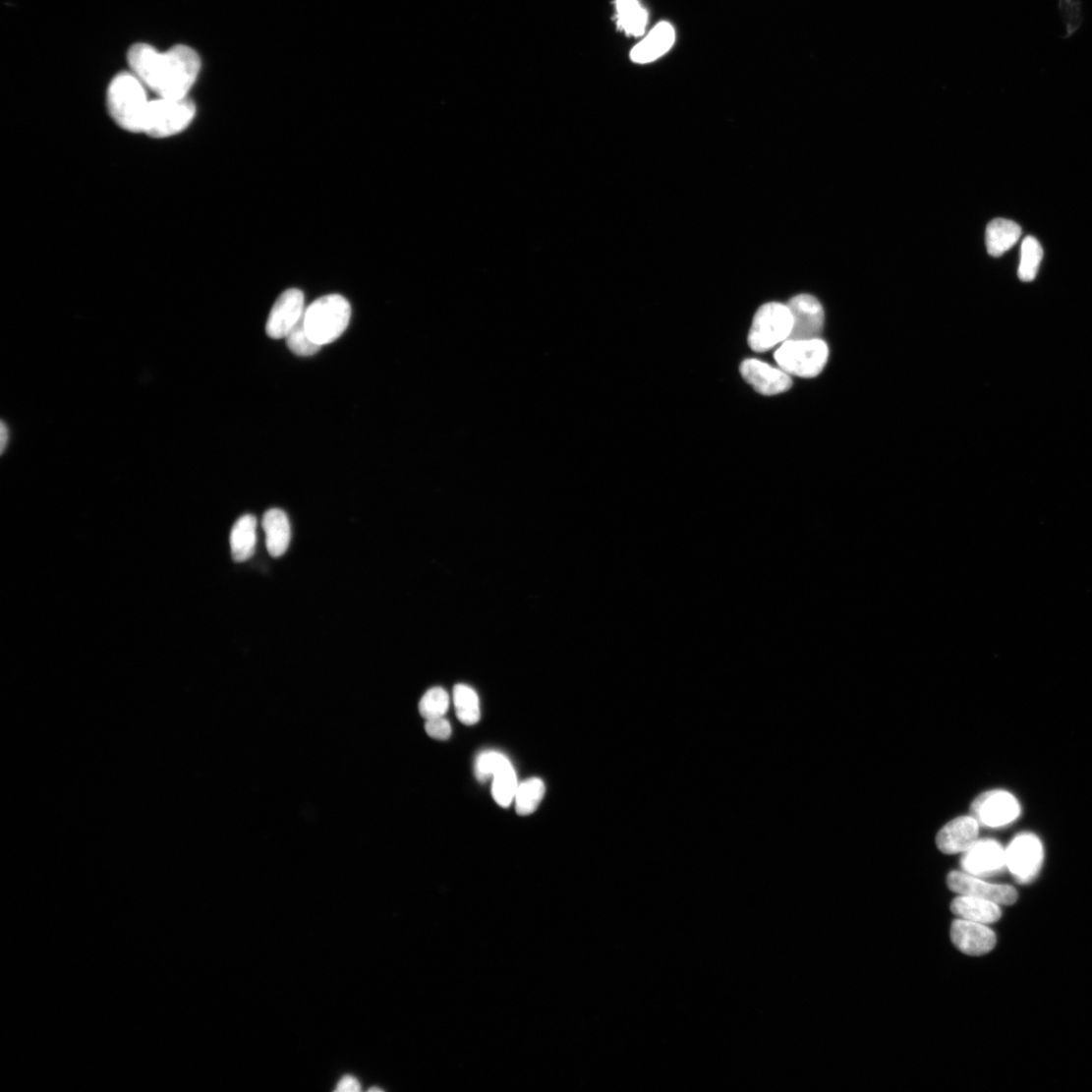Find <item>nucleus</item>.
I'll return each mask as SVG.
<instances>
[{
	"instance_id": "f257e3e1",
	"label": "nucleus",
	"mask_w": 1092,
	"mask_h": 1092,
	"mask_svg": "<svg viewBox=\"0 0 1092 1092\" xmlns=\"http://www.w3.org/2000/svg\"><path fill=\"white\" fill-rule=\"evenodd\" d=\"M132 73L158 97L186 98L201 70V60L192 48L179 45L165 53L147 44L129 50Z\"/></svg>"
},
{
	"instance_id": "f03ea898",
	"label": "nucleus",
	"mask_w": 1092,
	"mask_h": 1092,
	"mask_svg": "<svg viewBox=\"0 0 1092 1092\" xmlns=\"http://www.w3.org/2000/svg\"><path fill=\"white\" fill-rule=\"evenodd\" d=\"M145 85L133 73L118 75L108 89V108L115 122L124 130L144 133L150 101Z\"/></svg>"
},
{
	"instance_id": "7ed1b4c3",
	"label": "nucleus",
	"mask_w": 1092,
	"mask_h": 1092,
	"mask_svg": "<svg viewBox=\"0 0 1092 1092\" xmlns=\"http://www.w3.org/2000/svg\"><path fill=\"white\" fill-rule=\"evenodd\" d=\"M349 302L341 295H328L312 303L305 311L304 323L310 338L321 346L337 340L348 327Z\"/></svg>"
},
{
	"instance_id": "20e7f679",
	"label": "nucleus",
	"mask_w": 1092,
	"mask_h": 1092,
	"mask_svg": "<svg viewBox=\"0 0 1092 1092\" xmlns=\"http://www.w3.org/2000/svg\"><path fill=\"white\" fill-rule=\"evenodd\" d=\"M830 356L828 344L821 338L789 339L775 352L779 368L799 377L818 376L826 368Z\"/></svg>"
},
{
	"instance_id": "39448f33",
	"label": "nucleus",
	"mask_w": 1092,
	"mask_h": 1092,
	"mask_svg": "<svg viewBox=\"0 0 1092 1092\" xmlns=\"http://www.w3.org/2000/svg\"><path fill=\"white\" fill-rule=\"evenodd\" d=\"M793 328V318L787 305L768 303L755 315L748 342L752 350L765 352L787 341Z\"/></svg>"
},
{
	"instance_id": "423d86ee",
	"label": "nucleus",
	"mask_w": 1092,
	"mask_h": 1092,
	"mask_svg": "<svg viewBox=\"0 0 1092 1092\" xmlns=\"http://www.w3.org/2000/svg\"><path fill=\"white\" fill-rule=\"evenodd\" d=\"M195 116V104L187 97H158L150 101L144 133L154 138L178 135L190 126Z\"/></svg>"
},
{
	"instance_id": "0eeeda50",
	"label": "nucleus",
	"mask_w": 1092,
	"mask_h": 1092,
	"mask_svg": "<svg viewBox=\"0 0 1092 1092\" xmlns=\"http://www.w3.org/2000/svg\"><path fill=\"white\" fill-rule=\"evenodd\" d=\"M1043 862V848L1032 833L1017 835L1006 851V866L1019 882H1030Z\"/></svg>"
},
{
	"instance_id": "6e6552de",
	"label": "nucleus",
	"mask_w": 1092,
	"mask_h": 1092,
	"mask_svg": "<svg viewBox=\"0 0 1092 1092\" xmlns=\"http://www.w3.org/2000/svg\"><path fill=\"white\" fill-rule=\"evenodd\" d=\"M305 297L302 291L290 289L274 303L266 322V334L272 339L286 338L305 314Z\"/></svg>"
},
{
	"instance_id": "1a4fd4ad",
	"label": "nucleus",
	"mask_w": 1092,
	"mask_h": 1092,
	"mask_svg": "<svg viewBox=\"0 0 1092 1092\" xmlns=\"http://www.w3.org/2000/svg\"><path fill=\"white\" fill-rule=\"evenodd\" d=\"M947 883L948 889L959 895L988 899L1000 905H1010L1017 899V892L1013 888L992 885L966 872H950Z\"/></svg>"
},
{
	"instance_id": "9d476101",
	"label": "nucleus",
	"mask_w": 1092,
	"mask_h": 1092,
	"mask_svg": "<svg viewBox=\"0 0 1092 1092\" xmlns=\"http://www.w3.org/2000/svg\"><path fill=\"white\" fill-rule=\"evenodd\" d=\"M787 306L793 318L789 339L820 338L825 326V311L820 301L813 296L802 294L791 299Z\"/></svg>"
},
{
	"instance_id": "9b49d317",
	"label": "nucleus",
	"mask_w": 1092,
	"mask_h": 1092,
	"mask_svg": "<svg viewBox=\"0 0 1092 1092\" xmlns=\"http://www.w3.org/2000/svg\"><path fill=\"white\" fill-rule=\"evenodd\" d=\"M972 808L982 824L993 828L1012 823L1020 812L1017 800L1010 793L1003 790L982 794L975 800Z\"/></svg>"
},
{
	"instance_id": "f8f14e48",
	"label": "nucleus",
	"mask_w": 1092,
	"mask_h": 1092,
	"mask_svg": "<svg viewBox=\"0 0 1092 1092\" xmlns=\"http://www.w3.org/2000/svg\"><path fill=\"white\" fill-rule=\"evenodd\" d=\"M741 374L754 389L764 396H775L787 392L792 386L790 374L781 369L773 368L759 360H746Z\"/></svg>"
},
{
	"instance_id": "ddd939ff",
	"label": "nucleus",
	"mask_w": 1092,
	"mask_h": 1092,
	"mask_svg": "<svg viewBox=\"0 0 1092 1092\" xmlns=\"http://www.w3.org/2000/svg\"><path fill=\"white\" fill-rule=\"evenodd\" d=\"M950 939L969 956L988 954L997 944L996 934L986 925L957 919L950 927Z\"/></svg>"
},
{
	"instance_id": "4468645a",
	"label": "nucleus",
	"mask_w": 1092,
	"mask_h": 1092,
	"mask_svg": "<svg viewBox=\"0 0 1092 1092\" xmlns=\"http://www.w3.org/2000/svg\"><path fill=\"white\" fill-rule=\"evenodd\" d=\"M961 864L966 873L977 877L994 874L1006 866V851L995 840H979L965 852Z\"/></svg>"
},
{
	"instance_id": "2eb2a0df",
	"label": "nucleus",
	"mask_w": 1092,
	"mask_h": 1092,
	"mask_svg": "<svg viewBox=\"0 0 1092 1092\" xmlns=\"http://www.w3.org/2000/svg\"><path fill=\"white\" fill-rule=\"evenodd\" d=\"M978 821L973 817H960L947 824L937 835V845L948 855L963 853L977 841Z\"/></svg>"
},
{
	"instance_id": "dca6fc26",
	"label": "nucleus",
	"mask_w": 1092,
	"mask_h": 1092,
	"mask_svg": "<svg viewBox=\"0 0 1092 1092\" xmlns=\"http://www.w3.org/2000/svg\"><path fill=\"white\" fill-rule=\"evenodd\" d=\"M675 40L676 33L673 26L661 22L650 31L646 39L631 50L630 59L638 64L654 62L670 51Z\"/></svg>"
},
{
	"instance_id": "f3484780",
	"label": "nucleus",
	"mask_w": 1092,
	"mask_h": 1092,
	"mask_svg": "<svg viewBox=\"0 0 1092 1092\" xmlns=\"http://www.w3.org/2000/svg\"><path fill=\"white\" fill-rule=\"evenodd\" d=\"M262 528L266 547L273 557L284 555L291 543L292 533L288 515L280 509H270L263 515Z\"/></svg>"
},
{
	"instance_id": "a211bd4d",
	"label": "nucleus",
	"mask_w": 1092,
	"mask_h": 1092,
	"mask_svg": "<svg viewBox=\"0 0 1092 1092\" xmlns=\"http://www.w3.org/2000/svg\"><path fill=\"white\" fill-rule=\"evenodd\" d=\"M950 910L958 919L979 923L993 924L1002 918L1000 904L983 898L959 895L950 904Z\"/></svg>"
},
{
	"instance_id": "6ab92c4d",
	"label": "nucleus",
	"mask_w": 1092,
	"mask_h": 1092,
	"mask_svg": "<svg viewBox=\"0 0 1092 1092\" xmlns=\"http://www.w3.org/2000/svg\"><path fill=\"white\" fill-rule=\"evenodd\" d=\"M258 542V520L254 515L240 517L232 528L230 546L232 557L237 562L250 559L256 552Z\"/></svg>"
},
{
	"instance_id": "aec40b11",
	"label": "nucleus",
	"mask_w": 1092,
	"mask_h": 1092,
	"mask_svg": "<svg viewBox=\"0 0 1092 1092\" xmlns=\"http://www.w3.org/2000/svg\"><path fill=\"white\" fill-rule=\"evenodd\" d=\"M616 26L628 37H642L646 32L649 13L640 0H615Z\"/></svg>"
},
{
	"instance_id": "412c9836",
	"label": "nucleus",
	"mask_w": 1092,
	"mask_h": 1092,
	"mask_svg": "<svg viewBox=\"0 0 1092 1092\" xmlns=\"http://www.w3.org/2000/svg\"><path fill=\"white\" fill-rule=\"evenodd\" d=\"M1021 235L1020 227L1009 220L996 219L986 228V248L994 258H1000L1016 244Z\"/></svg>"
},
{
	"instance_id": "4be33fe9",
	"label": "nucleus",
	"mask_w": 1092,
	"mask_h": 1092,
	"mask_svg": "<svg viewBox=\"0 0 1092 1092\" xmlns=\"http://www.w3.org/2000/svg\"><path fill=\"white\" fill-rule=\"evenodd\" d=\"M453 703L457 718L466 724L474 725L480 721V699L476 691L465 684L453 688Z\"/></svg>"
},
{
	"instance_id": "5701e85b",
	"label": "nucleus",
	"mask_w": 1092,
	"mask_h": 1092,
	"mask_svg": "<svg viewBox=\"0 0 1092 1092\" xmlns=\"http://www.w3.org/2000/svg\"><path fill=\"white\" fill-rule=\"evenodd\" d=\"M546 794V786L539 778L528 779L518 785L515 795L516 813L521 817L533 815Z\"/></svg>"
},
{
	"instance_id": "b1692460",
	"label": "nucleus",
	"mask_w": 1092,
	"mask_h": 1092,
	"mask_svg": "<svg viewBox=\"0 0 1092 1092\" xmlns=\"http://www.w3.org/2000/svg\"><path fill=\"white\" fill-rule=\"evenodd\" d=\"M1043 259V250L1039 241L1032 237H1026L1021 244L1020 262L1018 265V277L1025 283L1033 281L1037 274Z\"/></svg>"
},
{
	"instance_id": "393cba45",
	"label": "nucleus",
	"mask_w": 1092,
	"mask_h": 1092,
	"mask_svg": "<svg viewBox=\"0 0 1092 1092\" xmlns=\"http://www.w3.org/2000/svg\"><path fill=\"white\" fill-rule=\"evenodd\" d=\"M518 781L515 770L509 762L492 776L491 794L502 807H508L515 799Z\"/></svg>"
},
{
	"instance_id": "a878e982",
	"label": "nucleus",
	"mask_w": 1092,
	"mask_h": 1092,
	"mask_svg": "<svg viewBox=\"0 0 1092 1092\" xmlns=\"http://www.w3.org/2000/svg\"><path fill=\"white\" fill-rule=\"evenodd\" d=\"M448 708L449 696L447 692L440 687H434L429 690L419 703L420 715L427 720L443 718Z\"/></svg>"
},
{
	"instance_id": "bb28decb",
	"label": "nucleus",
	"mask_w": 1092,
	"mask_h": 1092,
	"mask_svg": "<svg viewBox=\"0 0 1092 1092\" xmlns=\"http://www.w3.org/2000/svg\"><path fill=\"white\" fill-rule=\"evenodd\" d=\"M1059 11L1065 27V34L1062 39H1071L1084 22L1082 0H1059Z\"/></svg>"
},
{
	"instance_id": "cd10ccee",
	"label": "nucleus",
	"mask_w": 1092,
	"mask_h": 1092,
	"mask_svg": "<svg viewBox=\"0 0 1092 1092\" xmlns=\"http://www.w3.org/2000/svg\"><path fill=\"white\" fill-rule=\"evenodd\" d=\"M286 339L289 349L298 357H312L322 347L314 342L308 335L305 328L304 316Z\"/></svg>"
},
{
	"instance_id": "c85d7f7f",
	"label": "nucleus",
	"mask_w": 1092,
	"mask_h": 1092,
	"mask_svg": "<svg viewBox=\"0 0 1092 1092\" xmlns=\"http://www.w3.org/2000/svg\"><path fill=\"white\" fill-rule=\"evenodd\" d=\"M509 762L506 756L498 752L488 751L480 754L475 765L477 779L486 782Z\"/></svg>"
},
{
	"instance_id": "c756f323",
	"label": "nucleus",
	"mask_w": 1092,
	"mask_h": 1092,
	"mask_svg": "<svg viewBox=\"0 0 1092 1092\" xmlns=\"http://www.w3.org/2000/svg\"><path fill=\"white\" fill-rule=\"evenodd\" d=\"M426 730L430 736L439 739V741H445L451 735V725L443 718L428 720Z\"/></svg>"
},
{
	"instance_id": "7c9ffc66",
	"label": "nucleus",
	"mask_w": 1092,
	"mask_h": 1092,
	"mask_svg": "<svg viewBox=\"0 0 1092 1092\" xmlns=\"http://www.w3.org/2000/svg\"><path fill=\"white\" fill-rule=\"evenodd\" d=\"M337 1091L343 1092H358L361 1090V1083L354 1076H344L338 1083Z\"/></svg>"
},
{
	"instance_id": "2f4dec72",
	"label": "nucleus",
	"mask_w": 1092,
	"mask_h": 1092,
	"mask_svg": "<svg viewBox=\"0 0 1092 1092\" xmlns=\"http://www.w3.org/2000/svg\"><path fill=\"white\" fill-rule=\"evenodd\" d=\"M0 436H2L0 445H2V452L4 453L10 441V431L4 422L2 423V430H0Z\"/></svg>"
},
{
	"instance_id": "473e14b6",
	"label": "nucleus",
	"mask_w": 1092,
	"mask_h": 1092,
	"mask_svg": "<svg viewBox=\"0 0 1092 1092\" xmlns=\"http://www.w3.org/2000/svg\"><path fill=\"white\" fill-rule=\"evenodd\" d=\"M370 1091H380V1089L374 1087V1088H371Z\"/></svg>"
}]
</instances>
